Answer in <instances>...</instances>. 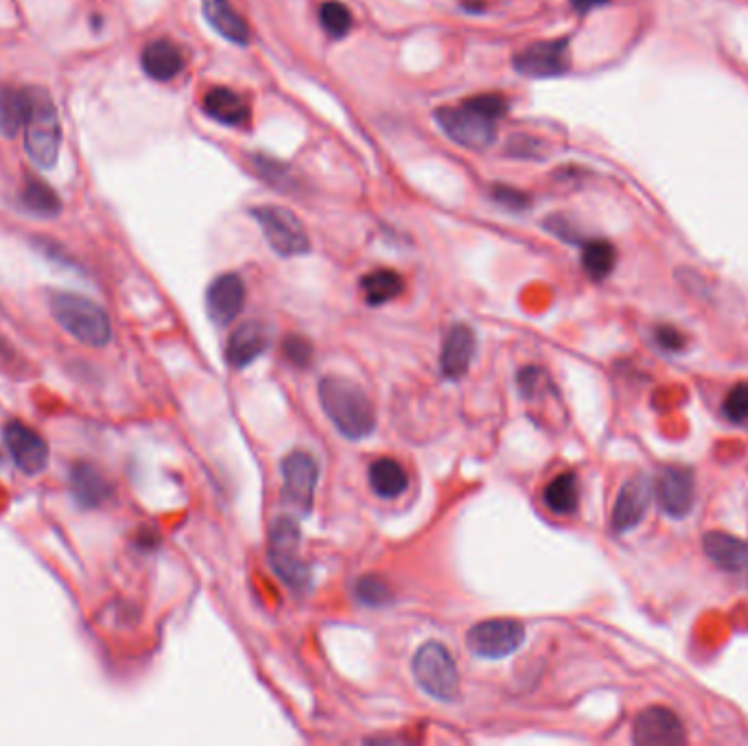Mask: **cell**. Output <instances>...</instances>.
<instances>
[{
    "label": "cell",
    "instance_id": "obj_1",
    "mask_svg": "<svg viewBox=\"0 0 748 746\" xmlns=\"http://www.w3.org/2000/svg\"><path fill=\"white\" fill-rule=\"evenodd\" d=\"M510 110V103L499 92H484L462 101L460 106H442L434 112L444 136L466 149H488L497 141V123Z\"/></svg>",
    "mask_w": 748,
    "mask_h": 746
},
{
    "label": "cell",
    "instance_id": "obj_2",
    "mask_svg": "<svg viewBox=\"0 0 748 746\" xmlns=\"http://www.w3.org/2000/svg\"><path fill=\"white\" fill-rule=\"evenodd\" d=\"M318 394L324 414L342 436L361 440L372 434L377 416H374L372 401L359 383L340 375H326L320 381Z\"/></svg>",
    "mask_w": 748,
    "mask_h": 746
},
{
    "label": "cell",
    "instance_id": "obj_3",
    "mask_svg": "<svg viewBox=\"0 0 748 746\" xmlns=\"http://www.w3.org/2000/svg\"><path fill=\"white\" fill-rule=\"evenodd\" d=\"M49 309L62 329L73 335L77 342L101 348L110 342L112 324L97 302L73 291H51Z\"/></svg>",
    "mask_w": 748,
    "mask_h": 746
},
{
    "label": "cell",
    "instance_id": "obj_4",
    "mask_svg": "<svg viewBox=\"0 0 748 746\" xmlns=\"http://www.w3.org/2000/svg\"><path fill=\"white\" fill-rule=\"evenodd\" d=\"M25 149L35 167L53 169L62 147V123L53 97L44 88H29Z\"/></svg>",
    "mask_w": 748,
    "mask_h": 746
},
{
    "label": "cell",
    "instance_id": "obj_5",
    "mask_svg": "<svg viewBox=\"0 0 748 746\" xmlns=\"http://www.w3.org/2000/svg\"><path fill=\"white\" fill-rule=\"evenodd\" d=\"M412 670L416 683L436 701L453 703L460 698V674L447 646L427 641L414 655Z\"/></svg>",
    "mask_w": 748,
    "mask_h": 746
},
{
    "label": "cell",
    "instance_id": "obj_6",
    "mask_svg": "<svg viewBox=\"0 0 748 746\" xmlns=\"http://www.w3.org/2000/svg\"><path fill=\"white\" fill-rule=\"evenodd\" d=\"M250 215L256 219V224H259L267 246H270L278 256H283V259H294V256L309 254V232L294 211L278 204H263L254 206Z\"/></svg>",
    "mask_w": 748,
    "mask_h": 746
},
{
    "label": "cell",
    "instance_id": "obj_7",
    "mask_svg": "<svg viewBox=\"0 0 748 746\" xmlns=\"http://www.w3.org/2000/svg\"><path fill=\"white\" fill-rule=\"evenodd\" d=\"M270 563L276 574L296 591L307 589L309 567L300 558V528L291 517H276L270 526Z\"/></svg>",
    "mask_w": 748,
    "mask_h": 746
},
{
    "label": "cell",
    "instance_id": "obj_8",
    "mask_svg": "<svg viewBox=\"0 0 748 746\" xmlns=\"http://www.w3.org/2000/svg\"><path fill=\"white\" fill-rule=\"evenodd\" d=\"M514 71L530 79H556L569 73L571 68V40H539L514 53Z\"/></svg>",
    "mask_w": 748,
    "mask_h": 746
},
{
    "label": "cell",
    "instance_id": "obj_9",
    "mask_svg": "<svg viewBox=\"0 0 748 746\" xmlns=\"http://www.w3.org/2000/svg\"><path fill=\"white\" fill-rule=\"evenodd\" d=\"M525 641V626L519 620H486L475 624L466 633V646L475 657L482 659H504L517 652Z\"/></svg>",
    "mask_w": 748,
    "mask_h": 746
},
{
    "label": "cell",
    "instance_id": "obj_10",
    "mask_svg": "<svg viewBox=\"0 0 748 746\" xmlns=\"http://www.w3.org/2000/svg\"><path fill=\"white\" fill-rule=\"evenodd\" d=\"M652 495L668 517H687L696 501L694 473L685 466H663L652 482Z\"/></svg>",
    "mask_w": 748,
    "mask_h": 746
},
{
    "label": "cell",
    "instance_id": "obj_11",
    "mask_svg": "<svg viewBox=\"0 0 748 746\" xmlns=\"http://www.w3.org/2000/svg\"><path fill=\"white\" fill-rule=\"evenodd\" d=\"M318 477V462L307 451H291L283 460V497L300 515H309Z\"/></svg>",
    "mask_w": 748,
    "mask_h": 746
},
{
    "label": "cell",
    "instance_id": "obj_12",
    "mask_svg": "<svg viewBox=\"0 0 748 746\" xmlns=\"http://www.w3.org/2000/svg\"><path fill=\"white\" fill-rule=\"evenodd\" d=\"M633 742L639 746H679L687 742V731L672 709L652 705L635 718Z\"/></svg>",
    "mask_w": 748,
    "mask_h": 746
},
{
    "label": "cell",
    "instance_id": "obj_13",
    "mask_svg": "<svg viewBox=\"0 0 748 746\" xmlns=\"http://www.w3.org/2000/svg\"><path fill=\"white\" fill-rule=\"evenodd\" d=\"M3 440L11 460L27 475H38L49 462V447L46 440L33 427L22 421H9L3 427Z\"/></svg>",
    "mask_w": 748,
    "mask_h": 746
},
{
    "label": "cell",
    "instance_id": "obj_14",
    "mask_svg": "<svg viewBox=\"0 0 748 746\" xmlns=\"http://www.w3.org/2000/svg\"><path fill=\"white\" fill-rule=\"evenodd\" d=\"M652 499V480L646 473H637L619 491L611 523L615 532H628L644 521Z\"/></svg>",
    "mask_w": 748,
    "mask_h": 746
},
{
    "label": "cell",
    "instance_id": "obj_15",
    "mask_svg": "<svg viewBox=\"0 0 748 746\" xmlns=\"http://www.w3.org/2000/svg\"><path fill=\"white\" fill-rule=\"evenodd\" d=\"M245 305V283L239 274H221L206 291L208 318L217 326L235 322Z\"/></svg>",
    "mask_w": 748,
    "mask_h": 746
},
{
    "label": "cell",
    "instance_id": "obj_16",
    "mask_svg": "<svg viewBox=\"0 0 748 746\" xmlns=\"http://www.w3.org/2000/svg\"><path fill=\"white\" fill-rule=\"evenodd\" d=\"M202 112L226 127H243L252 119V108L241 92L228 86H213L204 92Z\"/></svg>",
    "mask_w": 748,
    "mask_h": 746
},
{
    "label": "cell",
    "instance_id": "obj_17",
    "mask_svg": "<svg viewBox=\"0 0 748 746\" xmlns=\"http://www.w3.org/2000/svg\"><path fill=\"white\" fill-rule=\"evenodd\" d=\"M477 340L475 333L466 324H455L442 342L440 351V372L447 379H460L471 368L475 357Z\"/></svg>",
    "mask_w": 748,
    "mask_h": 746
},
{
    "label": "cell",
    "instance_id": "obj_18",
    "mask_svg": "<svg viewBox=\"0 0 748 746\" xmlns=\"http://www.w3.org/2000/svg\"><path fill=\"white\" fill-rule=\"evenodd\" d=\"M703 552L711 563L727 574H746L748 571V543L740 536L711 530L703 536Z\"/></svg>",
    "mask_w": 748,
    "mask_h": 746
},
{
    "label": "cell",
    "instance_id": "obj_19",
    "mask_svg": "<svg viewBox=\"0 0 748 746\" xmlns=\"http://www.w3.org/2000/svg\"><path fill=\"white\" fill-rule=\"evenodd\" d=\"M184 53L175 42L160 38L151 40L140 53V66L149 79L171 81L184 71Z\"/></svg>",
    "mask_w": 748,
    "mask_h": 746
},
{
    "label": "cell",
    "instance_id": "obj_20",
    "mask_svg": "<svg viewBox=\"0 0 748 746\" xmlns=\"http://www.w3.org/2000/svg\"><path fill=\"white\" fill-rule=\"evenodd\" d=\"M202 14L206 22L213 27L221 38L230 44L248 46L252 40V31L248 22L232 7L230 0H202Z\"/></svg>",
    "mask_w": 748,
    "mask_h": 746
},
{
    "label": "cell",
    "instance_id": "obj_21",
    "mask_svg": "<svg viewBox=\"0 0 748 746\" xmlns=\"http://www.w3.org/2000/svg\"><path fill=\"white\" fill-rule=\"evenodd\" d=\"M267 344H270V335L267 329L259 322H245L239 329L230 335L228 346H226V359L232 368H245L252 361L259 359Z\"/></svg>",
    "mask_w": 748,
    "mask_h": 746
},
{
    "label": "cell",
    "instance_id": "obj_22",
    "mask_svg": "<svg viewBox=\"0 0 748 746\" xmlns=\"http://www.w3.org/2000/svg\"><path fill=\"white\" fill-rule=\"evenodd\" d=\"M29 112V88L0 84V134L14 138L25 127Z\"/></svg>",
    "mask_w": 748,
    "mask_h": 746
},
{
    "label": "cell",
    "instance_id": "obj_23",
    "mask_svg": "<svg viewBox=\"0 0 748 746\" xmlns=\"http://www.w3.org/2000/svg\"><path fill=\"white\" fill-rule=\"evenodd\" d=\"M543 501H545V506L554 512V515H560V517L574 515L580 504L578 475L571 471L556 475L554 480L545 486Z\"/></svg>",
    "mask_w": 748,
    "mask_h": 746
},
{
    "label": "cell",
    "instance_id": "obj_24",
    "mask_svg": "<svg viewBox=\"0 0 748 746\" xmlns=\"http://www.w3.org/2000/svg\"><path fill=\"white\" fill-rule=\"evenodd\" d=\"M359 287L364 291V298L370 307H381L403 294L405 281L399 272L381 267V270H372L361 278Z\"/></svg>",
    "mask_w": 748,
    "mask_h": 746
},
{
    "label": "cell",
    "instance_id": "obj_25",
    "mask_svg": "<svg viewBox=\"0 0 748 746\" xmlns=\"http://www.w3.org/2000/svg\"><path fill=\"white\" fill-rule=\"evenodd\" d=\"M370 486L383 499H394L405 493L407 473L403 466L392 458H379L370 464Z\"/></svg>",
    "mask_w": 748,
    "mask_h": 746
},
{
    "label": "cell",
    "instance_id": "obj_26",
    "mask_svg": "<svg viewBox=\"0 0 748 746\" xmlns=\"http://www.w3.org/2000/svg\"><path fill=\"white\" fill-rule=\"evenodd\" d=\"M582 270L589 274L593 281H604L615 270L617 250L611 241L606 239H589L582 243Z\"/></svg>",
    "mask_w": 748,
    "mask_h": 746
},
{
    "label": "cell",
    "instance_id": "obj_27",
    "mask_svg": "<svg viewBox=\"0 0 748 746\" xmlns=\"http://www.w3.org/2000/svg\"><path fill=\"white\" fill-rule=\"evenodd\" d=\"M70 486L81 506L95 508L101 501L108 497V482L103 480V475L90 464H77L73 473H70Z\"/></svg>",
    "mask_w": 748,
    "mask_h": 746
},
{
    "label": "cell",
    "instance_id": "obj_28",
    "mask_svg": "<svg viewBox=\"0 0 748 746\" xmlns=\"http://www.w3.org/2000/svg\"><path fill=\"white\" fill-rule=\"evenodd\" d=\"M22 206L38 217H57L62 213L60 195L38 178H27L25 189H22Z\"/></svg>",
    "mask_w": 748,
    "mask_h": 746
},
{
    "label": "cell",
    "instance_id": "obj_29",
    "mask_svg": "<svg viewBox=\"0 0 748 746\" xmlns=\"http://www.w3.org/2000/svg\"><path fill=\"white\" fill-rule=\"evenodd\" d=\"M250 167L254 169L256 176H259L263 182H267L270 186H274V189H280V191H291L298 182L294 169H291L287 162L270 158L265 154H252L250 156Z\"/></svg>",
    "mask_w": 748,
    "mask_h": 746
},
{
    "label": "cell",
    "instance_id": "obj_30",
    "mask_svg": "<svg viewBox=\"0 0 748 746\" xmlns=\"http://www.w3.org/2000/svg\"><path fill=\"white\" fill-rule=\"evenodd\" d=\"M318 18L326 36L333 40L346 38L355 27L353 11H350L342 0H324L318 11Z\"/></svg>",
    "mask_w": 748,
    "mask_h": 746
},
{
    "label": "cell",
    "instance_id": "obj_31",
    "mask_svg": "<svg viewBox=\"0 0 748 746\" xmlns=\"http://www.w3.org/2000/svg\"><path fill=\"white\" fill-rule=\"evenodd\" d=\"M355 593H357V598L368 606H383V604H388L392 600L390 582L381 578V576H377V574L359 578Z\"/></svg>",
    "mask_w": 748,
    "mask_h": 746
},
{
    "label": "cell",
    "instance_id": "obj_32",
    "mask_svg": "<svg viewBox=\"0 0 748 746\" xmlns=\"http://www.w3.org/2000/svg\"><path fill=\"white\" fill-rule=\"evenodd\" d=\"M722 414L729 418L731 423H746L748 421V381H740L724 396L722 403Z\"/></svg>",
    "mask_w": 748,
    "mask_h": 746
},
{
    "label": "cell",
    "instance_id": "obj_33",
    "mask_svg": "<svg viewBox=\"0 0 748 746\" xmlns=\"http://www.w3.org/2000/svg\"><path fill=\"white\" fill-rule=\"evenodd\" d=\"M490 197H493L499 206H504L506 211H514V213L525 211V208H530L532 204L528 193L514 189V186H508V184H495L493 191H490Z\"/></svg>",
    "mask_w": 748,
    "mask_h": 746
},
{
    "label": "cell",
    "instance_id": "obj_34",
    "mask_svg": "<svg viewBox=\"0 0 748 746\" xmlns=\"http://www.w3.org/2000/svg\"><path fill=\"white\" fill-rule=\"evenodd\" d=\"M283 353L289 359V364H294L298 368H307L311 364L313 357V346L302 335H289L283 342Z\"/></svg>",
    "mask_w": 748,
    "mask_h": 746
},
{
    "label": "cell",
    "instance_id": "obj_35",
    "mask_svg": "<svg viewBox=\"0 0 748 746\" xmlns=\"http://www.w3.org/2000/svg\"><path fill=\"white\" fill-rule=\"evenodd\" d=\"M543 226H545L547 232H552V235H556L560 241L578 243V246H582V243H584V239L580 235V228L567 215H552V217H547L543 221Z\"/></svg>",
    "mask_w": 748,
    "mask_h": 746
},
{
    "label": "cell",
    "instance_id": "obj_36",
    "mask_svg": "<svg viewBox=\"0 0 748 746\" xmlns=\"http://www.w3.org/2000/svg\"><path fill=\"white\" fill-rule=\"evenodd\" d=\"M506 154L514 158H541L543 156V143L536 141L532 136H510V141L506 145Z\"/></svg>",
    "mask_w": 748,
    "mask_h": 746
},
{
    "label": "cell",
    "instance_id": "obj_37",
    "mask_svg": "<svg viewBox=\"0 0 748 746\" xmlns=\"http://www.w3.org/2000/svg\"><path fill=\"white\" fill-rule=\"evenodd\" d=\"M654 342H657L663 351L679 353L681 348H685V335L670 324H661L654 329Z\"/></svg>",
    "mask_w": 748,
    "mask_h": 746
},
{
    "label": "cell",
    "instance_id": "obj_38",
    "mask_svg": "<svg viewBox=\"0 0 748 746\" xmlns=\"http://www.w3.org/2000/svg\"><path fill=\"white\" fill-rule=\"evenodd\" d=\"M569 5L574 7V11H578L580 16H587V14H591V11H595V9L611 5V0H569Z\"/></svg>",
    "mask_w": 748,
    "mask_h": 746
},
{
    "label": "cell",
    "instance_id": "obj_39",
    "mask_svg": "<svg viewBox=\"0 0 748 746\" xmlns=\"http://www.w3.org/2000/svg\"><path fill=\"white\" fill-rule=\"evenodd\" d=\"M486 7H488L486 0H460V9L466 11V14H471V16L484 14Z\"/></svg>",
    "mask_w": 748,
    "mask_h": 746
}]
</instances>
